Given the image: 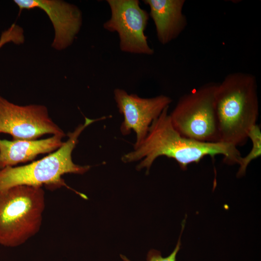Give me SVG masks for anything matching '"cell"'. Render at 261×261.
<instances>
[{
	"instance_id": "obj_12",
	"label": "cell",
	"mask_w": 261,
	"mask_h": 261,
	"mask_svg": "<svg viewBox=\"0 0 261 261\" xmlns=\"http://www.w3.org/2000/svg\"><path fill=\"white\" fill-rule=\"evenodd\" d=\"M252 143V147L248 153L243 157H241L239 160L240 165L237 174L238 177L244 175L247 166L254 160L260 157L261 155V130L260 127L258 124L253 126L249 130L248 135Z\"/></svg>"
},
{
	"instance_id": "obj_1",
	"label": "cell",
	"mask_w": 261,
	"mask_h": 261,
	"mask_svg": "<svg viewBox=\"0 0 261 261\" xmlns=\"http://www.w3.org/2000/svg\"><path fill=\"white\" fill-rule=\"evenodd\" d=\"M168 108H165L153 121L143 141L121 157L123 162L140 160L136 169L145 168L146 174L156 159L160 156L174 159L182 170L207 156L214 159L216 155H221L228 164L238 163L242 156L232 145L220 142H200L181 135L172 124Z\"/></svg>"
},
{
	"instance_id": "obj_14",
	"label": "cell",
	"mask_w": 261,
	"mask_h": 261,
	"mask_svg": "<svg viewBox=\"0 0 261 261\" xmlns=\"http://www.w3.org/2000/svg\"><path fill=\"white\" fill-rule=\"evenodd\" d=\"M180 237L177 242L176 246L172 253L167 257H162L161 253L155 249L150 250L147 253V261H176V256L180 248L181 242ZM120 257L123 261H130L126 256L120 255Z\"/></svg>"
},
{
	"instance_id": "obj_3",
	"label": "cell",
	"mask_w": 261,
	"mask_h": 261,
	"mask_svg": "<svg viewBox=\"0 0 261 261\" xmlns=\"http://www.w3.org/2000/svg\"><path fill=\"white\" fill-rule=\"evenodd\" d=\"M104 118H86L84 124L79 125L73 131L68 133V139L60 148L42 159L23 166L0 169V190L17 185L44 186L51 190L65 187L87 199L85 194L69 187L62 176L66 174H83L90 169L89 165L75 164L72 160V152L78 143L79 136L85 128Z\"/></svg>"
},
{
	"instance_id": "obj_7",
	"label": "cell",
	"mask_w": 261,
	"mask_h": 261,
	"mask_svg": "<svg viewBox=\"0 0 261 261\" xmlns=\"http://www.w3.org/2000/svg\"><path fill=\"white\" fill-rule=\"evenodd\" d=\"M13 140H36L46 134L65 136L64 132L49 117L42 105L14 104L0 95V134Z\"/></svg>"
},
{
	"instance_id": "obj_2",
	"label": "cell",
	"mask_w": 261,
	"mask_h": 261,
	"mask_svg": "<svg viewBox=\"0 0 261 261\" xmlns=\"http://www.w3.org/2000/svg\"><path fill=\"white\" fill-rule=\"evenodd\" d=\"M215 105L219 142L236 147L244 145L259 116L255 76L242 72L228 74L217 84Z\"/></svg>"
},
{
	"instance_id": "obj_5",
	"label": "cell",
	"mask_w": 261,
	"mask_h": 261,
	"mask_svg": "<svg viewBox=\"0 0 261 261\" xmlns=\"http://www.w3.org/2000/svg\"><path fill=\"white\" fill-rule=\"evenodd\" d=\"M217 83H206L181 96L169 114L181 135L203 142H219L215 111Z\"/></svg>"
},
{
	"instance_id": "obj_8",
	"label": "cell",
	"mask_w": 261,
	"mask_h": 261,
	"mask_svg": "<svg viewBox=\"0 0 261 261\" xmlns=\"http://www.w3.org/2000/svg\"><path fill=\"white\" fill-rule=\"evenodd\" d=\"M114 96L118 111L124 118L120 132L123 135L130 134L132 130L135 132L134 147L143 141L153 121L172 102L166 95L142 98L135 94H129L121 88L115 89Z\"/></svg>"
},
{
	"instance_id": "obj_13",
	"label": "cell",
	"mask_w": 261,
	"mask_h": 261,
	"mask_svg": "<svg viewBox=\"0 0 261 261\" xmlns=\"http://www.w3.org/2000/svg\"><path fill=\"white\" fill-rule=\"evenodd\" d=\"M24 31L21 27L14 23L4 30L0 36V48L8 43L20 44L24 42Z\"/></svg>"
},
{
	"instance_id": "obj_11",
	"label": "cell",
	"mask_w": 261,
	"mask_h": 261,
	"mask_svg": "<svg viewBox=\"0 0 261 261\" xmlns=\"http://www.w3.org/2000/svg\"><path fill=\"white\" fill-rule=\"evenodd\" d=\"M63 137L54 135L41 140L0 139V169L31 161L39 154L57 150L64 144Z\"/></svg>"
},
{
	"instance_id": "obj_10",
	"label": "cell",
	"mask_w": 261,
	"mask_h": 261,
	"mask_svg": "<svg viewBox=\"0 0 261 261\" xmlns=\"http://www.w3.org/2000/svg\"><path fill=\"white\" fill-rule=\"evenodd\" d=\"M143 2L149 8V15L161 44L176 39L186 29L188 21L183 12L185 0H144Z\"/></svg>"
},
{
	"instance_id": "obj_4",
	"label": "cell",
	"mask_w": 261,
	"mask_h": 261,
	"mask_svg": "<svg viewBox=\"0 0 261 261\" xmlns=\"http://www.w3.org/2000/svg\"><path fill=\"white\" fill-rule=\"evenodd\" d=\"M45 207L42 187L17 185L0 190V245L18 246L36 235Z\"/></svg>"
},
{
	"instance_id": "obj_9",
	"label": "cell",
	"mask_w": 261,
	"mask_h": 261,
	"mask_svg": "<svg viewBox=\"0 0 261 261\" xmlns=\"http://www.w3.org/2000/svg\"><path fill=\"white\" fill-rule=\"evenodd\" d=\"M20 11L38 8L45 12L55 30L52 46L61 50L71 45L82 24V14L75 5L60 0H14Z\"/></svg>"
},
{
	"instance_id": "obj_6",
	"label": "cell",
	"mask_w": 261,
	"mask_h": 261,
	"mask_svg": "<svg viewBox=\"0 0 261 261\" xmlns=\"http://www.w3.org/2000/svg\"><path fill=\"white\" fill-rule=\"evenodd\" d=\"M111 12L103 28L118 34L120 49L123 52L152 55L154 50L149 46L145 31L149 14L142 9L138 0H107Z\"/></svg>"
}]
</instances>
